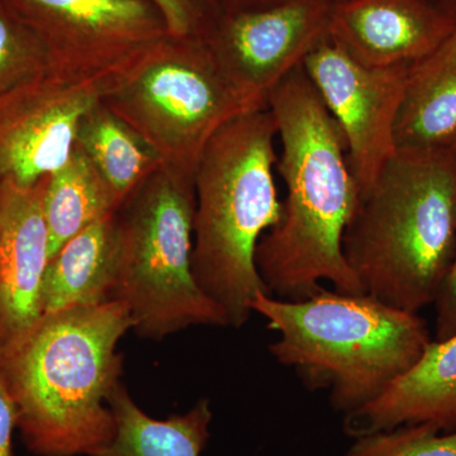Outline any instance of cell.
<instances>
[{
    "label": "cell",
    "instance_id": "6da1fadb",
    "mask_svg": "<svg viewBox=\"0 0 456 456\" xmlns=\"http://www.w3.org/2000/svg\"><path fill=\"white\" fill-rule=\"evenodd\" d=\"M281 152L277 170L287 197L281 218L257 244L255 261L270 296L303 301L329 281L341 293H365L342 253L358 183L346 141L303 66L268 98Z\"/></svg>",
    "mask_w": 456,
    "mask_h": 456
},
{
    "label": "cell",
    "instance_id": "7a4b0ae2",
    "mask_svg": "<svg viewBox=\"0 0 456 456\" xmlns=\"http://www.w3.org/2000/svg\"><path fill=\"white\" fill-rule=\"evenodd\" d=\"M134 327L118 301L46 314L0 347L17 428L37 456H90L116 434L108 399L121 384L119 340Z\"/></svg>",
    "mask_w": 456,
    "mask_h": 456
},
{
    "label": "cell",
    "instance_id": "3957f363",
    "mask_svg": "<svg viewBox=\"0 0 456 456\" xmlns=\"http://www.w3.org/2000/svg\"><path fill=\"white\" fill-rule=\"evenodd\" d=\"M342 253L364 292L419 314L434 305L456 255V164L448 149L397 150L359 193Z\"/></svg>",
    "mask_w": 456,
    "mask_h": 456
},
{
    "label": "cell",
    "instance_id": "277c9868",
    "mask_svg": "<svg viewBox=\"0 0 456 456\" xmlns=\"http://www.w3.org/2000/svg\"><path fill=\"white\" fill-rule=\"evenodd\" d=\"M277 136L269 108L240 114L213 134L194 175L191 272L235 329L253 314L255 297L269 294L255 254L261 237L281 218Z\"/></svg>",
    "mask_w": 456,
    "mask_h": 456
},
{
    "label": "cell",
    "instance_id": "5b68a950",
    "mask_svg": "<svg viewBox=\"0 0 456 456\" xmlns=\"http://www.w3.org/2000/svg\"><path fill=\"white\" fill-rule=\"evenodd\" d=\"M253 314L278 334L273 358L312 389H327L346 416L380 397L431 344L419 314L384 305L367 293L321 292L303 301L259 293Z\"/></svg>",
    "mask_w": 456,
    "mask_h": 456
},
{
    "label": "cell",
    "instance_id": "8992f818",
    "mask_svg": "<svg viewBox=\"0 0 456 456\" xmlns=\"http://www.w3.org/2000/svg\"><path fill=\"white\" fill-rule=\"evenodd\" d=\"M194 178L160 164L116 213L112 301L130 311L140 338L161 341L188 327H227L191 272Z\"/></svg>",
    "mask_w": 456,
    "mask_h": 456
},
{
    "label": "cell",
    "instance_id": "52a82bcc",
    "mask_svg": "<svg viewBox=\"0 0 456 456\" xmlns=\"http://www.w3.org/2000/svg\"><path fill=\"white\" fill-rule=\"evenodd\" d=\"M101 102L161 164L191 178L213 134L256 110L227 82L206 41L171 35L110 75Z\"/></svg>",
    "mask_w": 456,
    "mask_h": 456
},
{
    "label": "cell",
    "instance_id": "ba28073f",
    "mask_svg": "<svg viewBox=\"0 0 456 456\" xmlns=\"http://www.w3.org/2000/svg\"><path fill=\"white\" fill-rule=\"evenodd\" d=\"M37 35L53 70L108 79L169 35L150 0H4Z\"/></svg>",
    "mask_w": 456,
    "mask_h": 456
},
{
    "label": "cell",
    "instance_id": "9c48e42d",
    "mask_svg": "<svg viewBox=\"0 0 456 456\" xmlns=\"http://www.w3.org/2000/svg\"><path fill=\"white\" fill-rule=\"evenodd\" d=\"M331 8L325 0H284L222 12L204 41L231 86L263 110L273 89L329 35Z\"/></svg>",
    "mask_w": 456,
    "mask_h": 456
},
{
    "label": "cell",
    "instance_id": "30bf717a",
    "mask_svg": "<svg viewBox=\"0 0 456 456\" xmlns=\"http://www.w3.org/2000/svg\"><path fill=\"white\" fill-rule=\"evenodd\" d=\"M302 66L341 128L350 169L362 193L397 151L395 121L411 65L368 68L327 35Z\"/></svg>",
    "mask_w": 456,
    "mask_h": 456
},
{
    "label": "cell",
    "instance_id": "8fae6325",
    "mask_svg": "<svg viewBox=\"0 0 456 456\" xmlns=\"http://www.w3.org/2000/svg\"><path fill=\"white\" fill-rule=\"evenodd\" d=\"M107 79L50 70L0 94V183L31 187L69 160L77 127Z\"/></svg>",
    "mask_w": 456,
    "mask_h": 456
},
{
    "label": "cell",
    "instance_id": "7c38bea8",
    "mask_svg": "<svg viewBox=\"0 0 456 456\" xmlns=\"http://www.w3.org/2000/svg\"><path fill=\"white\" fill-rule=\"evenodd\" d=\"M47 178L31 187L0 183V347L44 316L42 283L50 261L44 215Z\"/></svg>",
    "mask_w": 456,
    "mask_h": 456
},
{
    "label": "cell",
    "instance_id": "4fadbf2b",
    "mask_svg": "<svg viewBox=\"0 0 456 456\" xmlns=\"http://www.w3.org/2000/svg\"><path fill=\"white\" fill-rule=\"evenodd\" d=\"M455 29L424 0H345L332 5L329 35L359 64L393 68L424 59Z\"/></svg>",
    "mask_w": 456,
    "mask_h": 456
},
{
    "label": "cell",
    "instance_id": "5bb4252c",
    "mask_svg": "<svg viewBox=\"0 0 456 456\" xmlns=\"http://www.w3.org/2000/svg\"><path fill=\"white\" fill-rule=\"evenodd\" d=\"M421 424L456 431V334L431 341L419 362L380 397L344 416V431L354 439Z\"/></svg>",
    "mask_w": 456,
    "mask_h": 456
},
{
    "label": "cell",
    "instance_id": "9a60e30c",
    "mask_svg": "<svg viewBox=\"0 0 456 456\" xmlns=\"http://www.w3.org/2000/svg\"><path fill=\"white\" fill-rule=\"evenodd\" d=\"M456 136V29L411 64L395 121L397 150L448 149Z\"/></svg>",
    "mask_w": 456,
    "mask_h": 456
},
{
    "label": "cell",
    "instance_id": "2e32d148",
    "mask_svg": "<svg viewBox=\"0 0 456 456\" xmlns=\"http://www.w3.org/2000/svg\"><path fill=\"white\" fill-rule=\"evenodd\" d=\"M116 213L84 228L51 257L42 283L44 314L112 301Z\"/></svg>",
    "mask_w": 456,
    "mask_h": 456
},
{
    "label": "cell",
    "instance_id": "e0dca14e",
    "mask_svg": "<svg viewBox=\"0 0 456 456\" xmlns=\"http://www.w3.org/2000/svg\"><path fill=\"white\" fill-rule=\"evenodd\" d=\"M116 434L90 456H200L209 439L213 413L207 398L183 415L156 419L143 412L119 384L108 399Z\"/></svg>",
    "mask_w": 456,
    "mask_h": 456
},
{
    "label": "cell",
    "instance_id": "ac0fdd59",
    "mask_svg": "<svg viewBox=\"0 0 456 456\" xmlns=\"http://www.w3.org/2000/svg\"><path fill=\"white\" fill-rule=\"evenodd\" d=\"M119 209L106 180L88 156L74 145L70 158L47 178L44 215L50 239V259L75 235Z\"/></svg>",
    "mask_w": 456,
    "mask_h": 456
},
{
    "label": "cell",
    "instance_id": "d6986e66",
    "mask_svg": "<svg viewBox=\"0 0 456 456\" xmlns=\"http://www.w3.org/2000/svg\"><path fill=\"white\" fill-rule=\"evenodd\" d=\"M75 145L106 180L119 207L161 164L154 150L101 101L80 121Z\"/></svg>",
    "mask_w": 456,
    "mask_h": 456
},
{
    "label": "cell",
    "instance_id": "ffe728a7",
    "mask_svg": "<svg viewBox=\"0 0 456 456\" xmlns=\"http://www.w3.org/2000/svg\"><path fill=\"white\" fill-rule=\"evenodd\" d=\"M53 70L35 32L0 0V94Z\"/></svg>",
    "mask_w": 456,
    "mask_h": 456
},
{
    "label": "cell",
    "instance_id": "44dd1931",
    "mask_svg": "<svg viewBox=\"0 0 456 456\" xmlns=\"http://www.w3.org/2000/svg\"><path fill=\"white\" fill-rule=\"evenodd\" d=\"M346 456H456V431L431 424L399 426L356 437Z\"/></svg>",
    "mask_w": 456,
    "mask_h": 456
},
{
    "label": "cell",
    "instance_id": "7402d4cb",
    "mask_svg": "<svg viewBox=\"0 0 456 456\" xmlns=\"http://www.w3.org/2000/svg\"><path fill=\"white\" fill-rule=\"evenodd\" d=\"M163 14L169 35L206 38L222 11L216 0H150Z\"/></svg>",
    "mask_w": 456,
    "mask_h": 456
},
{
    "label": "cell",
    "instance_id": "603a6c76",
    "mask_svg": "<svg viewBox=\"0 0 456 456\" xmlns=\"http://www.w3.org/2000/svg\"><path fill=\"white\" fill-rule=\"evenodd\" d=\"M434 305L436 310L435 341H443L456 334V255Z\"/></svg>",
    "mask_w": 456,
    "mask_h": 456
},
{
    "label": "cell",
    "instance_id": "cb8c5ba5",
    "mask_svg": "<svg viewBox=\"0 0 456 456\" xmlns=\"http://www.w3.org/2000/svg\"><path fill=\"white\" fill-rule=\"evenodd\" d=\"M16 428V407L0 374V456H13V431Z\"/></svg>",
    "mask_w": 456,
    "mask_h": 456
},
{
    "label": "cell",
    "instance_id": "d4e9b609",
    "mask_svg": "<svg viewBox=\"0 0 456 456\" xmlns=\"http://www.w3.org/2000/svg\"><path fill=\"white\" fill-rule=\"evenodd\" d=\"M284 0H216L222 12L250 11L278 4Z\"/></svg>",
    "mask_w": 456,
    "mask_h": 456
},
{
    "label": "cell",
    "instance_id": "484cf974",
    "mask_svg": "<svg viewBox=\"0 0 456 456\" xmlns=\"http://www.w3.org/2000/svg\"><path fill=\"white\" fill-rule=\"evenodd\" d=\"M424 2L456 22V0H424Z\"/></svg>",
    "mask_w": 456,
    "mask_h": 456
},
{
    "label": "cell",
    "instance_id": "4316f807",
    "mask_svg": "<svg viewBox=\"0 0 456 456\" xmlns=\"http://www.w3.org/2000/svg\"><path fill=\"white\" fill-rule=\"evenodd\" d=\"M448 151L450 152V155H452V158L454 159L456 164V136L455 139L452 140V142L450 143V146L448 147Z\"/></svg>",
    "mask_w": 456,
    "mask_h": 456
},
{
    "label": "cell",
    "instance_id": "83f0119b",
    "mask_svg": "<svg viewBox=\"0 0 456 456\" xmlns=\"http://www.w3.org/2000/svg\"><path fill=\"white\" fill-rule=\"evenodd\" d=\"M325 2L329 3V4L335 5L338 4V3L345 2V0H325Z\"/></svg>",
    "mask_w": 456,
    "mask_h": 456
}]
</instances>
